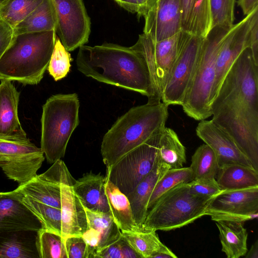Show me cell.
I'll return each instance as SVG.
<instances>
[{
	"label": "cell",
	"mask_w": 258,
	"mask_h": 258,
	"mask_svg": "<svg viewBox=\"0 0 258 258\" xmlns=\"http://www.w3.org/2000/svg\"><path fill=\"white\" fill-rule=\"evenodd\" d=\"M204 38L182 31L180 51L161 96L167 105H182L196 72Z\"/></svg>",
	"instance_id": "obj_11"
},
{
	"label": "cell",
	"mask_w": 258,
	"mask_h": 258,
	"mask_svg": "<svg viewBox=\"0 0 258 258\" xmlns=\"http://www.w3.org/2000/svg\"><path fill=\"white\" fill-rule=\"evenodd\" d=\"M37 247L39 258H68L62 236L42 228L38 231Z\"/></svg>",
	"instance_id": "obj_34"
},
{
	"label": "cell",
	"mask_w": 258,
	"mask_h": 258,
	"mask_svg": "<svg viewBox=\"0 0 258 258\" xmlns=\"http://www.w3.org/2000/svg\"><path fill=\"white\" fill-rule=\"evenodd\" d=\"M84 208L88 227L82 237L87 245L88 258H95L100 251L120 238L121 230L110 211L102 212Z\"/></svg>",
	"instance_id": "obj_18"
},
{
	"label": "cell",
	"mask_w": 258,
	"mask_h": 258,
	"mask_svg": "<svg viewBox=\"0 0 258 258\" xmlns=\"http://www.w3.org/2000/svg\"><path fill=\"white\" fill-rule=\"evenodd\" d=\"M196 134L214 151L219 168L235 164L252 167L230 135L212 119L200 120Z\"/></svg>",
	"instance_id": "obj_16"
},
{
	"label": "cell",
	"mask_w": 258,
	"mask_h": 258,
	"mask_svg": "<svg viewBox=\"0 0 258 258\" xmlns=\"http://www.w3.org/2000/svg\"><path fill=\"white\" fill-rule=\"evenodd\" d=\"M68 258H88L87 245L82 236H71L64 239Z\"/></svg>",
	"instance_id": "obj_38"
},
{
	"label": "cell",
	"mask_w": 258,
	"mask_h": 258,
	"mask_svg": "<svg viewBox=\"0 0 258 258\" xmlns=\"http://www.w3.org/2000/svg\"><path fill=\"white\" fill-rule=\"evenodd\" d=\"M14 36V28L0 18V58L11 44Z\"/></svg>",
	"instance_id": "obj_39"
},
{
	"label": "cell",
	"mask_w": 258,
	"mask_h": 258,
	"mask_svg": "<svg viewBox=\"0 0 258 258\" xmlns=\"http://www.w3.org/2000/svg\"><path fill=\"white\" fill-rule=\"evenodd\" d=\"M197 0H180L181 13V30L188 32L194 6Z\"/></svg>",
	"instance_id": "obj_40"
},
{
	"label": "cell",
	"mask_w": 258,
	"mask_h": 258,
	"mask_svg": "<svg viewBox=\"0 0 258 258\" xmlns=\"http://www.w3.org/2000/svg\"><path fill=\"white\" fill-rule=\"evenodd\" d=\"M216 177L222 190L258 187V171L244 165L231 164L219 168Z\"/></svg>",
	"instance_id": "obj_27"
},
{
	"label": "cell",
	"mask_w": 258,
	"mask_h": 258,
	"mask_svg": "<svg viewBox=\"0 0 258 258\" xmlns=\"http://www.w3.org/2000/svg\"><path fill=\"white\" fill-rule=\"evenodd\" d=\"M170 168L169 165L159 159L149 173L126 196L135 221L141 229L148 211V204L154 188L158 181Z\"/></svg>",
	"instance_id": "obj_22"
},
{
	"label": "cell",
	"mask_w": 258,
	"mask_h": 258,
	"mask_svg": "<svg viewBox=\"0 0 258 258\" xmlns=\"http://www.w3.org/2000/svg\"><path fill=\"white\" fill-rule=\"evenodd\" d=\"M38 231L0 230V258H39Z\"/></svg>",
	"instance_id": "obj_21"
},
{
	"label": "cell",
	"mask_w": 258,
	"mask_h": 258,
	"mask_svg": "<svg viewBox=\"0 0 258 258\" xmlns=\"http://www.w3.org/2000/svg\"><path fill=\"white\" fill-rule=\"evenodd\" d=\"M160 159L170 168H180L186 163V150L176 133L165 127L161 133L158 142Z\"/></svg>",
	"instance_id": "obj_29"
},
{
	"label": "cell",
	"mask_w": 258,
	"mask_h": 258,
	"mask_svg": "<svg viewBox=\"0 0 258 258\" xmlns=\"http://www.w3.org/2000/svg\"><path fill=\"white\" fill-rule=\"evenodd\" d=\"M176 258L177 256L169 249L154 254L151 258Z\"/></svg>",
	"instance_id": "obj_46"
},
{
	"label": "cell",
	"mask_w": 258,
	"mask_h": 258,
	"mask_svg": "<svg viewBox=\"0 0 258 258\" xmlns=\"http://www.w3.org/2000/svg\"><path fill=\"white\" fill-rule=\"evenodd\" d=\"M158 0H136L139 17H144L155 5Z\"/></svg>",
	"instance_id": "obj_43"
},
{
	"label": "cell",
	"mask_w": 258,
	"mask_h": 258,
	"mask_svg": "<svg viewBox=\"0 0 258 258\" xmlns=\"http://www.w3.org/2000/svg\"><path fill=\"white\" fill-rule=\"evenodd\" d=\"M57 20L51 0L42 3L14 28V35L56 30Z\"/></svg>",
	"instance_id": "obj_28"
},
{
	"label": "cell",
	"mask_w": 258,
	"mask_h": 258,
	"mask_svg": "<svg viewBox=\"0 0 258 258\" xmlns=\"http://www.w3.org/2000/svg\"><path fill=\"white\" fill-rule=\"evenodd\" d=\"M190 192L200 197L210 199L222 190L216 179H200L188 182Z\"/></svg>",
	"instance_id": "obj_37"
},
{
	"label": "cell",
	"mask_w": 258,
	"mask_h": 258,
	"mask_svg": "<svg viewBox=\"0 0 258 258\" xmlns=\"http://www.w3.org/2000/svg\"><path fill=\"white\" fill-rule=\"evenodd\" d=\"M43 0H7L0 4V18L14 28Z\"/></svg>",
	"instance_id": "obj_33"
},
{
	"label": "cell",
	"mask_w": 258,
	"mask_h": 258,
	"mask_svg": "<svg viewBox=\"0 0 258 258\" xmlns=\"http://www.w3.org/2000/svg\"><path fill=\"white\" fill-rule=\"evenodd\" d=\"M219 231L222 251L228 258H239L248 251V233L243 222L219 220L215 221Z\"/></svg>",
	"instance_id": "obj_25"
},
{
	"label": "cell",
	"mask_w": 258,
	"mask_h": 258,
	"mask_svg": "<svg viewBox=\"0 0 258 258\" xmlns=\"http://www.w3.org/2000/svg\"><path fill=\"white\" fill-rule=\"evenodd\" d=\"M118 5L132 13H137L138 7L136 0H114Z\"/></svg>",
	"instance_id": "obj_45"
},
{
	"label": "cell",
	"mask_w": 258,
	"mask_h": 258,
	"mask_svg": "<svg viewBox=\"0 0 258 258\" xmlns=\"http://www.w3.org/2000/svg\"><path fill=\"white\" fill-rule=\"evenodd\" d=\"M257 13L258 7L238 23L234 24L226 34L217 56L210 102L217 93L232 64L242 51L249 47L250 28Z\"/></svg>",
	"instance_id": "obj_15"
},
{
	"label": "cell",
	"mask_w": 258,
	"mask_h": 258,
	"mask_svg": "<svg viewBox=\"0 0 258 258\" xmlns=\"http://www.w3.org/2000/svg\"><path fill=\"white\" fill-rule=\"evenodd\" d=\"M122 238L100 251L95 258H123L122 252Z\"/></svg>",
	"instance_id": "obj_41"
},
{
	"label": "cell",
	"mask_w": 258,
	"mask_h": 258,
	"mask_svg": "<svg viewBox=\"0 0 258 258\" xmlns=\"http://www.w3.org/2000/svg\"><path fill=\"white\" fill-rule=\"evenodd\" d=\"M212 120L258 171V64L249 47L239 55L210 102Z\"/></svg>",
	"instance_id": "obj_1"
},
{
	"label": "cell",
	"mask_w": 258,
	"mask_h": 258,
	"mask_svg": "<svg viewBox=\"0 0 258 258\" xmlns=\"http://www.w3.org/2000/svg\"><path fill=\"white\" fill-rule=\"evenodd\" d=\"M79 107L77 93L52 95L43 105L40 148L49 163L64 157L69 141L79 124Z\"/></svg>",
	"instance_id": "obj_5"
},
{
	"label": "cell",
	"mask_w": 258,
	"mask_h": 258,
	"mask_svg": "<svg viewBox=\"0 0 258 258\" xmlns=\"http://www.w3.org/2000/svg\"><path fill=\"white\" fill-rule=\"evenodd\" d=\"M54 8L56 32L68 51H72L88 41L91 21L83 0H51Z\"/></svg>",
	"instance_id": "obj_13"
},
{
	"label": "cell",
	"mask_w": 258,
	"mask_h": 258,
	"mask_svg": "<svg viewBox=\"0 0 258 258\" xmlns=\"http://www.w3.org/2000/svg\"><path fill=\"white\" fill-rule=\"evenodd\" d=\"M193 180L189 167L169 169L157 182L148 204V210L165 192L177 184Z\"/></svg>",
	"instance_id": "obj_32"
},
{
	"label": "cell",
	"mask_w": 258,
	"mask_h": 258,
	"mask_svg": "<svg viewBox=\"0 0 258 258\" xmlns=\"http://www.w3.org/2000/svg\"><path fill=\"white\" fill-rule=\"evenodd\" d=\"M210 199L192 194L188 183L177 184L148 210L141 229L166 231L186 226L205 215Z\"/></svg>",
	"instance_id": "obj_6"
},
{
	"label": "cell",
	"mask_w": 258,
	"mask_h": 258,
	"mask_svg": "<svg viewBox=\"0 0 258 258\" xmlns=\"http://www.w3.org/2000/svg\"><path fill=\"white\" fill-rule=\"evenodd\" d=\"M182 36V31L180 30L171 37L153 42L143 33L131 46L141 53L146 60L159 102H161L163 91L178 57Z\"/></svg>",
	"instance_id": "obj_12"
},
{
	"label": "cell",
	"mask_w": 258,
	"mask_h": 258,
	"mask_svg": "<svg viewBox=\"0 0 258 258\" xmlns=\"http://www.w3.org/2000/svg\"><path fill=\"white\" fill-rule=\"evenodd\" d=\"M253 59L258 64V13L253 20L250 32V46Z\"/></svg>",
	"instance_id": "obj_42"
},
{
	"label": "cell",
	"mask_w": 258,
	"mask_h": 258,
	"mask_svg": "<svg viewBox=\"0 0 258 258\" xmlns=\"http://www.w3.org/2000/svg\"><path fill=\"white\" fill-rule=\"evenodd\" d=\"M44 159L41 148L30 141L24 130L0 134V168L19 185L37 175Z\"/></svg>",
	"instance_id": "obj_9"
},
{
	"label": "cell",
	"mask_w": 258,
	"mask_h": 258,
	"mask_svg": "<svg viewBox=\"0 0 258 258\" xmlns=\"http://www.w3.org/2000/svg\"><path fill=\"white\" fill-rule=\"evenodd\" d=\"M230 28L215 26L204 37L196 72L182 104L189 117L202 120L211 115L210 96L215 77L217 56Z\"/></svg>",
	"instance_id": "obj_7"
},
{
	"label": "cell",
	"mask_w": 258,
	"mask_h": 258,
	"mask_svg": "<svg viewBox=\"0 0 258 258\" xmlns=\"http://www.w3.org/2000/svg\"><path fill=\"white\" fill-rule=\"evenodd\" d=\"M237 4L241 8L243 15L246 16L258 7V0H238Z\"/></svg>",
	"instance_id": "obj_44"
},
{
	"label": "cell",
	"mask_w": 258,
	"mask_h": 258,
	"mask_svg": "<svg viewBox=\"0 0 258 258\" xmlns=\"http://www.w3.org/2000/svg\"><path fill=\"white\" fill-rule=\"evenodd\" d=\"M105 191L110 212L121 231L141 230L135 221L131 205L126 195L122 192L106 177Z\"/></svg>",
	"instance_id": "obj_26"
},
{
	"label": "cell",
	"mask_w": 258,
	"mask_h": 258,
	"mask_svg": "<svg viewBox=\"0 0 258 258\" xmlns=\"http://www.w3.org/2000/svg\"><path fill=\"white\" fill-rule=\"evenodd\" d=\"M105 177L90 171L76 180L74 190L84 208L102 212L110 211L105 191Z\"/></svg>",
	"instance_id": "obj_23"
},
{
	"label": "cell",
	"mask_w": 258,
	"mask_h": 258,
	"mask_svg": "<svg viewBox=\"0 0 258 258\" xmlns=\"http://www.w3.org/2000/svg\"><path fill=\"white\" fill-rule=\"evenodd\" d=\"M156 232L153 230L141 229L121 231V234L141 258H151L154 254L169 248L160 240Z\"/></svg>",
	"instance_id": "obj_30"
},
{
	"label": "cell",
	"mask_w": 258,
	"mask_h": 258,
	"mask_svg": "<svg viewBox=\"0 0 258 258\" xmlns=\"http://www.w3.org/2000/svg\"><path fill=\"white\" fill-rule=\"evenodd\" d=\"M246 258L258 257V241L256 240L251 246L250 250L244 255Z\"/></svg>",
	"instance_id": "obj_47"
},
{
	"label": "cell",
	"mask_w": 258,
	"mask_h": 258,
	"mask_svg": "<svg viewBox=\"0 0 258 258\" xmlns=\"http://www.w3.org/2000/svg\"><path fill=\"white\" fill-rule=\"evenodd\" d=\"M162 131L106 168L105 176L125 195L134 190L160 159L158 142Z\"/></svg>",
	"instance_id": "obj_10"
},
{
	"label": "cell",
	"mask_w": 258,
	"mask_h": 258,
	"mask_svg": "<svg viewBox=\"0 0 258 258\" xmlns=\"http://www.w3.org/2000/svg\"><path fill=\"white\" fill-rule=\"evenodd\" d=\"M236 2V0H210L211 29L215 26L231 28L234 25Z\"/></svg>",
	"instance_id": "obj_36"
},
{
	"label": "cell",
	"mask_w": 258,
	"mask_h": 258,
	"mask_svg": "<svg viewBox=\"0 0 258 258\" xmlns=\"http://www.w3.org/2000/svg\"><path fill=\"white\" fill-rule=\"evenodd\" d=\"M77 69L98 82L138 92L149 103H159L144 56L131 47L105 43L82 45L76 58Z\"/></svg>",
	"instance_id": "obj_2"
},
{
	"label": "cell",
	"mask_w": 258,
	"mask_h": 258,
	"mask_svg": "<svg viewBox=\"0 0 258 258\" xmlns=\"http://www.w3.org/2000/svg\"><path fill=\"white\" fill-rule=\"evenodd\" d=\"M144 18L143 33L153 42L171 37L181 30L180 0H158Z\"/></svg>",
	"instance_id": "obj_17"
},
{
	"label": "cell",
	"mask_w": 258,
	"mask_h": 258,
	"mask_svg": "<svg viewBox=\"0 0 258 258\" xmlns=\"http://www.w3.org/2000/svg\"><path fill=\"white\" fill-rule=\"evenodd\" d=\"M168 105L162 102L131 108L104 135L101 153L106 168L165 127Z\"/></svg>",
	"instance_id": "obj_3"
},
{
	"label": "cell",
	"mask_w": 258,
	"mask_h": 258,
	"mask_svg": "<svg viewBox=\"0 0 258 258\" xmlns=\"http://www.w3.org/2000/svg\"><path fill=\"white\" fill-rule=\"evenodd\" d=\"M194 180L216 179L219 166L216 156L207 144L199 146L191 157L189 166Z\"/></svg>",
	"instance_id": "obj_31"
},
{
	"label": "cell",
	"mask_w": 258,
	"mask_h": 258,
	"mask_svg": "<svg viewBox=\"0 0 258 258\" xmlns=\"http://www.w3.org/2000/svg\"><path fill=\"white\" fill-rule=\"evenodd\" d=\"M0 84H1V83H0Z\"/></svg>",
	"instance_id": "obj_49"
},
{
	"label": "cell",
	"mask_w": 258,
	"mask_h": 258,
	"mask_svg": "<svg viewBox=\"0 0 258 258\" xmlns=\"http://www.w3.org/2000/svg\"><path fill=\"white\" fill-rule=\"evenodd\" d=\"M0 84V134L8 135L24 130L20 124L18 106L20 92L8 80Z\"/></svg>",
	"instance_id": "obj_24"
},
{
	"label": "cell",
	"mask_w": 258,
	"mask_h": 258,
	"mask_svg": "<svg viewBox=\"0 0 258 258\" xmlns=\"http://www.w3.org/2000/svg\"><path fill=\"white\" fill-rule=\"evenodd\" d=\"M55 30L14 35L0 58V80L37 85L47 69L56 38Z\"/></svg>",
	"instance_id": "obj_4"
},
{
	"label": "cell",
	"mask_w": 258,
	"mask_h": 258,
	"mask_svg": "<svg viewBox=\"0 0 258 258\" xmlns=\"http://www.w3.org/2000/svg\"><path fill=\"white\" fill-rule=\"evenodd\" d=\"M205 215L212 220H227L244 222L258 216V187L222 190L211 198Z\"/></svg>",
	"instance_id": "obj_14"
},
{
	"label": "cell",
	"mask_w": 258,
	"mask_h": 258,
	"mask_svg": "<svg viewBox=\"0 0 258 258\" xmlns=\"http://www.w3.org/2000/svg\"><path fill=\"white\" fill-rule=\"evenodd\" d=\"M43 228L37 217L24 204L15 190L0 192V230Z\"/></svg>",
	"instance_id": "obj_20"
},
{
	"label": "cell",
	"mask_w": 258,
	"mask_h": 258,
	"mask_svg": "<svg viewBox=\"0 0 258 258\" xmlns=\"http://www.w3.org/2000/svg\"><path fill=\"white\" fill-rule=\"evenodd\" d=\"M75 180L71 174L61 187V236L64 239L71 236H82L88 227L85 208L74 190Z\"/></svg>",
	"instance_id": "obj_19"
},
{
	"label": "cell",
	"mask_w": 258,
	"mask_h": 258,
	"mask_svg": "<svg viewBox=\"0 0 258 258\" xmlns=\"http://www.w3.org/2000/svg\"><path fill=\"white\" fill-rule=\"evenodd\" d=\"M71 174L67 165L59 159L44 173L35 176L15 189L21 201L41 220L61 208V187Z\"/></svg>",
	"instance_id": "obj_8"
},
{
	"label": "cell",
	"mask_w": 258,
	"mask_h": 258,
	"mask_svg": "<svg viewBox=\"0 0 258 258\" xmlns=\"http://www.w3.org/2000/svg\"><path fill=\"white\" fill-rule=\"evenodd\" d=\"M7 0H0V4H2L3 3L5 2Z\"/></svg>",
	"instance_id": "obj_48"
},
{
	"label": "cell",
	"mask_w": 258,
	"mask_h": 258,
	"mask_svg": "<svg viewBox=\"0 0 258 258\" xmlns=\"http://www.w3.org/2000/svg\"><path fill=\"white\" fill-rule=\"evenodd\" d=\"M72 60L70 53L56 37L53 51L47 68L49 75L57 81L66 77L70 72Z\"/></svg>",
	"instance_id": "obj_35"
}]
</instances>
